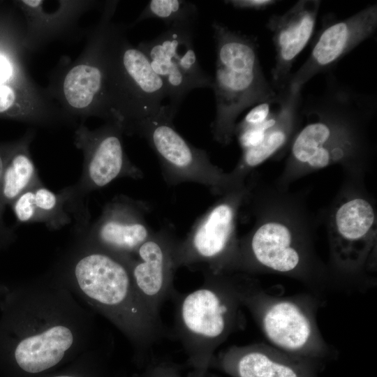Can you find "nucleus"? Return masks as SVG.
<instances>
[{
  "label": "nucleus",
  "mask_w": 377,
  "mask_h": 377,
  "mask_svg": "<svg viewBox=\"0 0 377 377\" xmlns=\"http://www.w3.org/2000/svg\"><path fill=\"white\" fill-rule=\"evenodd\" d=\"M17 141L12 144L0 146V185L1 175L6 162L12 151L15 148ZM4 208L2 207L0 200V247L9 242L13 237V233L4 223L3 220V212Z\"/></svg>",
  "instance_id": "nucleus-26"
},
{
  "label": "nucleus",
  "mask_w": 377,
  "mask_h": 377,
  "mask_svg": "<svg viewBox=\"0 0 377 377\" xmlns=\"http://www.w3.org/2000/svg\"><path fill=\"white\" fill-rule=\"evenodd\" d=\"M229 274L241 304L252 315L269 344L322 366L337 356L336 349L325 341L317 323L322 305L318 295H271L248 274Z\"/></svg>",
  "instance_id": "nucleus-3"
},
{
  "label": "nucleus",
  "mask_w": 377,
  "mask_h": 377,
  "mask_svg": "<svg viewBox=\"0 0 377 377\" xmlns=\"http://www.w3.org/2000/svg\"><path fill=\"white\" fill-rule=\"evenodd\" d=\"M123 135L122 126L116 121H105L94 130L84 124L76 126L73 143L83 154L82 174L75 184L58 192L75 222L77 233L84 231L91 224L87 199L91 192L105 188L119 178L143 177L142 170L125 152Z\"/></svg>",
  "instance_id": "nucleus-8"
},
{
  "label": "nucleus",
  "mask_w": 377,
  "mask_h": 377,
  "mask_svg": "<svg viewBox=\"0 0 377 377\" xmlns=\"http://www.w3.org/2000/svg\"><path fill=\"white\" fill-rule=\"evenodd\" d=\"M197 17V6L191 1L151 0L131 26L147 19H155L163 22L168 28L180 24L195 23Z\"/></svg>",
  "instance_id": "nucleus-24"
},
{
  "label": "nucleus",
  "mask_w": 377,
  "mask_h": 377,
  "mask_svg": "<svg viewBox=\"0 0 377 377\" xmlns=\"http://www.w3.org/2000/svg\"><path fill=\"white\" fill-rule=\"evenodd\" d=\"M103 3L88 0H59L56 1L55 8L47 10L43 0L18 1L25 17L24 48L31 54L56 40L69 36L75 31L79 19L84 13Z\"/></svg>",
  "instance_id": "nucleus-19"
},
{
  "label": "nucleus",
  "mask_w": 377,
  "mask_h": 377,
  "mask_svg": "<svg viewBox=\"0 0 377 377\" xmlns=\"http://www.w3.org/2000/svg\"><path fill=\"white\" fill-rule=\"evenodd\" d=\"M48 377H84V376L81 374H79L78 373H63V374L52 375ZM93 377H95V376H93Z\"/></svg>",
  "instance_id": "nucleus-28"
},
{
  "label": "nucleus",
  "mask_w": 377,
  "mask_h": 377,
  "mask_svg": "<svg viewBox=\"0 0 377 377\" xmlns=\"http://www.w3.org/2000/svg\"><path fill=\"white\" fill-rule=\"evenodd\" d=\"M244 193L240 186L226 192L195 221L183 239H177V269L186 267L214 274L229 273L237 249L235 223Z\"/></svg>",
  "instance_id": "nucleus-10"
},
{
  "label": "nucleus",
  "mask_w": 377,
  "mask_h": 377,
  "mask_svg": "<svg viewBox=\"0 0 377 377\" xmlns=\"http://www.w3.org/2000/svg\"><path fill=\"white\" fill-rule=\"evenodd\" d=\"M175 117L168 105H163L158 114L139 122L131 134L147 142L158 159L165 182L197 183L216 194L235 188L230 175L211 162L205 150L192 145L176 131Z\"/></svg>",
  "instance_id": "nucleus-9"
},
{
  "label": "nucleus",
  "mask_w": 377,
  "mask_h": 377,
  "mask_svg": "<svg viewBox=\"0 0 377 377\" xmlns=\"http://www.w3.org/2000/svg\"><path fill=\"white\" fill-rule=\"evenodd\" d=\"M131 258L89 247L77 259L73 273L82 291L127 333L142 357L164 329L161 318L149 311L135 288Z\"/></svg>",
  "instance_id": "nucleus-5"
},
{
  "label": "nucleus",
  "mask_w": 377,
  "mask_h": 377,
  "mask_svg": "<svg viewBox=\"0 0 377 377\" xmlns=\"http://www.w3.org/2000/svg\"><path fill=\"white\" fill-rule=\"evenodd\" d=\"M212 27L216 50L212 87L216 114L211 128L214 139L227 145L239 115L251 107L274 100L279 93L264 73L256 36L216 21Z\"/></svg>",
  "instance_id": "nucleus-2"
},
{
  "label": "nucleus",
  "mask_w": 377,
  "mask_h": 377,
  "mask_svg": "<svg viewBox=\"0 0 377 377\" xmlns=\"http://www.w3.org/2000/svg\"><path fill=\"white\" fill-rule=\"evenodd\" d=\"M118 1H106L86 45L74 61L66 57L52 71L45 93L77 126L89 117L112 121L105 89V47Z\"/></svg>",
  "instance_id": "nucleus-7"
},
{
  "label": "nucleus",
  "mask_w": 377,
  "mask_h": 377,
  "mask_svg": "<svg viewBox=\"0 0 377 377\" xmlns=\"http://www.w3.org/2000/svg\"><path fill=\"white\" fill-rule=\"evenodd\" d=\"M232 377H318L322 365L270 344L232 346L214 355L210 368Z\"/></svg>",
  "instance_id": "nucleus-18"
},
{
  "label": "nucleus",
  "mask_w": 377,
  "mask_h": 377,
  "mask_svg": "<svg viewBox=\"0 0 377 377\" xmlns=\"http://www.w3.org/2000/svg\"><path fill=\"white\" fill-rule=\"evenodd\" d=\"M279 1L275 0H229L224 3L239 10H263Z\"/></svg>",
  "instance_id": "nucleus-27"
},
{
  "label": "nucleus",
  "mask_w": 377,
  "mask_h": 377,
  "mask_svg": "<svg viewBox=\"0 0 377 377\" xmlns=\"http://www.w3.org/2000/svg\"><path fill=\"white\" fill-rule=\"evenodd\" d=\"M177 238L172 226H166L142 243L129 260V268L135 288L149 311L160 318L163 302L172 297L177 269L174 249Z\"/></svg>",
  "instance_id": "nucleus-16"
},
{
  "label": "nucleus",
  "mask_w": 377,
  "mask_h": 377,
  "mask_svg": "<svg viewBox=\"0 0 377 377\" xmlns=\"http://www.w3.org/2000/svg\"><path fill=\"white\" fill-rule=\"evenodd\" d=\"M149 205L123 194L102 209L98 219L80 235L88 247L131 258L154 232L147 222Z\"/></svg>",
  "instance_id": "nucleus-15"
},
{
  "label": "nucleus",
  "mask_w": 377,
  "mask_h": 377,
  "mask_svg": "<svg viewBox=\"0 0 377 377\" xmlns=\"http://www.w3.org/2000/svg\"><path fill=\"white\" fill-rule=\"evenodd\" d=\"M181 370L179 364L171 361L152 359L138 377H182Z\"/></svg>",
  "instance_id": "nucleus-25"
},
{
  "label": "nucleus",
  "mask_w": 377,
  "mask_h": 377,
  "mask_svg": "<svg viewBox=\"0 0 377 377\" xmlns=\"http://www.w3.org/2000/svg\"><path fill=\"white\" fill-rule=\"evenodd\" d=\"M376 223L373 207L362 198L344 202L333 216L330 245L333 263L356 288H359L358 276L374 251Z\"/></svg>",
  "instance_id": "nucleus-14"
},
{
  "label": "nucleus",
  "mask_w": 377,
  "mask_h": 377,
  "mask_svg": "<svg viewBox=\"0 0 377 377\" xmlns=\"http://www.w3.org/2000/svg\"><path fill=\"white\" fill-rule=\"evenodd\" d=\"M73 341L70 328L52 325L22 338L13 349V360L24 374L39 375L59 364Z\"/></svg>",
  "instance_id": "nucleus-20"
},
{
  "label": "nucleus",
  "mask_w": 377,
  "mask_h": 377,
  "mask_svg": "<svg viewBox=\"0 0 377 377\" xmlns=\"http://www.w3.org/2000/svg\"><path fill=\"white\" fill-rule=\"evenodd\" d=\"M325 87L303 101L304 124L290 147L291 159L313 169L352 158L364 147V130L377 110L376 96L359 92L326 73Z\"/></svg>",
  "instance_id": "nucleus-1"
},
{
  "label": "nucleus",
  "mask_w": 377,
  "mask_h": 377,
  "mask_svg": "<svg viewBox=\"0 0 377 377\" xmlns=\"http://www.w3.org/2000/svg\"><path fill=\"white\" fill-rule=\"evenodd\" d=\"M72 221L64 201L58 193H54L40 183L33 187V223H43L47 228L57 230Z\"/></svg>",
  "instance_id": "nucleus-23"
},
{
  "label": "nucleus",
  "mask_w": 377,
  "mask_h": 377,
  "mask_svg": "<svg viewBox=\"0 0 377 377\" xmlns=\"http://www.w3.org/2000/svg\"><path fill=\"white\" fill-rule=\"evenodd\" d=\"M35 133L34 128L29 129L17 141L6 162L0 185V200L3 208L10 205L24 191L42 182L30 151Z\"/></svg>",
  "instance_id": "nucleus-22"
},
{
  "label": "nucleus",
  "mask_w": 377,
  "mask_h": 377,
  "mask_svg": "<svg viewBox=\"0 0 377 377\" xmlns=\"http://www.w3.org/2000/svg\"><path fill=\"white\" fill-rule=\"evenodd\" d=\"M320 5L319 0H300L267 22L275 51L270 82L278 93L287 89L293 66L313 36Z\"/></svg>",
  "instance_id": "nucleus-17"
},
{
  "label": "nucleus",
  "mask_w": 377,
  "mask_h": 377,
  "mask_svg": "<svg viewBox=\"0 0 377 377\" xmlns=\"http://www.w3.org/2000/svg\"><path fill=\"white\" fill-rule=\"evenodd\" d=\"M188 22L168 27L138 47L147 57L154 71L164 82L172 114L175 117L186 96L197 88H212L213 77L200 66L193 46V28Z\"/></svg>",
  "instance_id": "nucleus-12"
},
{
  "label": "nucleus",
  "mask_w": 377,
  "mask_h": 377,
  "mask_svg": "<svg viewBox=\"0 0 377 377\" xmlns=\"http://www.w3.org/2000/svg\"><path fill=\"white\" fill-rule=\"evenodd\" d=\"M265 270L294 276L316 295L334 288L314 273L309 255L288 227L277 221L265 222L241 242L229 273Z\"/></svg>",
  "instance_id": "nucleus-11"
},
{
  "label": "nucleus",
  "mask_w": 377,
  "mask_h": 377,
  "mask_svg": "<svg viewBox=\"0 0 377 377\" xmlns=\"http://www.w3.org/2000/svg\"><path fill=\"white\" fill-rule=\"evenodd\" d=\"M302 91H283L281 110L275 124L267 130L262 142L257 146L242 151L239 163L230 177L234 184L240 185L242 175L247 170L265 161L288 142L298 123L302 103Z\"/></svg>",
  "instance_id": "nucleus-21"
},
{
  "label": "nucleus",
  "mask_w": 377,
  "mask_h": 377,
  "mask_svg": "<svg viewBox=\"0 0 377 377\" xmlns=\"http://www.w3.org/2000/svg\"><path fill=\"white\" fill-rule=\"evenodd\" d=\"M202 273L200 288L184 294L176 290L172 297L175 330L191 369L187 377H206L217 348L245 324L230 274Z\"/></svg>",
  "instance_id": "nucleus-4"
},
{
  "label": "nucleus",
  "mask_w": 377,
  "mask_h": 377,
  "mask_svg": "<svg viewBox=\"0 0 377 377\" xmlns=\"http://www.w3.org/2000/svg\"><path fill=\"white\" fill-rule=\"evenodd\" d=\"M126 27L111 22L105 47V89L112 121L131 135L136 124L158 114L166 87L146 54L128 40Z\"/></svg>",
  "instance_id": "nucleus-6"
},
{
  "label": "nucleus",
  "mask_w": 377,
  "mask_h": 377,
  "mask_svg": "<svg viewBox=\"0 0 377 377\" xmlns=\"http://www.w3.org/2000/svg\"><path fill=\"white\" fill-rule=\"evenodd\" d=\"M377 29V4L367 5L343 19L323 20L309 55L292 73L288 84L290 91H299L316 75L330 73L335 65L360 43L374 35Z\"/></svg>",
  "instance_id": "nucleus-13"
}]
</instances>
